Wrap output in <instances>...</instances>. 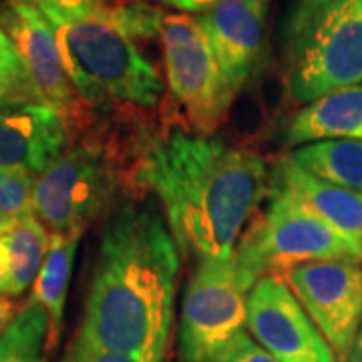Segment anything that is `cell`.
<instances>
[{
  "instance_id": "obj_14",
  "label": "cell",
  "mask_w": 362,
  "mask_h": 362,
  "mask_svg": "<svg viewBox=\"0 0 362 362\" xmlns=\"http://www.w3.org/2000/svg\"><path fill=\"white\" fill-rule=\"evenodd\" d=\"M270 180L296 195L332 228L362 246V194L314 177L288 156L276 161Z\"/></svg>"
},
{
  "instance_id": "obj_24",
  "label": "cell",
  "mask_w": 362,
  "mask_h": 362,
  "mask_svg": "<svg viewBox=\"0 0 362 362\" xmlns=\"http://www.w3.org/2000/svg\"><path fill=\"white\" fill-rule=\"evenodd\" d=\"M209 362H280L266 349H262L247 330H242Z\"/></svg>"
},
{
  "instance_id": "obj_22",
  "label": "cell",
  "mask_w": 362,
  "mask_h": 362,
  "mask_svg": "<svg viewBox=\"0 0 362 362\" xmlns=\"http://www.w3.org/2000/svg\"><path fill=\"white\" fill-rule=\"evenodd\" d=\"M35 180L37 177L23 171L0 169V211L16 220L33 216Z\"/></svg>"
},
{
  "instance_id": "obj_16",
  "label": "cell",
  "mask_w": 362,
  "mask_h": 362,
  "mask_svg": "<svg viewBox=\"0 0 362 362\" xmlns=\"http://www.w3.org/2000/svg\"><path fill=\"white\" fill-rule=\"evenodd\" d=\"M81 238L83 233H51L47 258L33 284L30 300L37 302L49 318V352L57 349L61 340L66 294Z\"/></svg>"
},
{
  "instance_id": "obj_13",
  "label": "cell",
  "mask_w": 362,
  "mask_h": 362,
  "mask_svg": "<svg viewBox=\"0 0 362 362\" xmlns=\"http://www.w3.org/2000/svg\"><path fill=\"white\" fill-rule=\"evenodd\" d=\"M71 143L63 119L47 105H0V169L39 177Z\"/></svg>"
},
{
  "instance_id": "obj_2",
  "label": "cell",
  "mask_w": 362,
  "mask_h": 362,
  "mask_svg": "<svg viewBox=\"0 0 362 362\" xmlns=\"http://www.w3.org/2000/svg\"><path fill=\"white\" fill-rule=\"evenodd\" d=\"M270 175L256 151L177 123L175 131L143 139L133 183L156 195L180 250L232 259L270 192Z\"/></svg>"
},
{
  "instance_id": "obj_32",
  "label": "cell",
  "mask_w": 362,
  "mask_h": 362,
  "mask_svg": "<svg viewBox=\"0 0 362 362\" xmlns=\"http://www.w3.org/2000/svg\"><path fill=\"white\" fill-rule=\"evenodd\" d=\"M0 2H6V0H0Z\"/></svg>"
},
{
  "instance_id": "obj_25",
  "label": "cell",
  "mask_w": 362,
  "mask_h": 362,
  "mask_svg": "<svg viewBox=\"0 0 362 362\" xmlns=\"http://www.w3.org/2000/svg\"><path fill=\"white\" fill-rule=\"evenodd\" d=\"M59 362H139L123 354H115V352H107V350L95 349L87 344L85 340L75 337L71 340V344L66 346L63 358Z\"/></svg>"
},
{
  "instance_id": "obj_21",
  "label": "cell",
  "mask_w": 362,
  "mask_h": 362,
  "mask_svg": "<svg viewBox=\"0 0 362 362\" xmlns=\"http://www.w3.org/2000/svg\"><path fill=\"white\" fill-rule=\"evenodd\" d=\"M39 103L13 40L0 28V105Z\"/></svg>"
},
{
  "instance_id": "obj_31",
  "label": "cell",
  "mask_w": 362,
  "mask_h": 362,
  "mask_svg": "<svg viewBox=\"0 0 362 362\" xmlns=\"http://www.w3.org/2000/svg\"><path fill=\"white\" fill-rule=\"evenodd\" d=\"M14 223H16V218H11V216H6V214L0 211V238L11 232L14 228Z\"/></svg>"
},
{
  "instance_id": "obj_11",
  "label": "cell",
  "mask_w": 362,
  "mask_h": 362,
  "mask_svg": "<svg viewBox=\"0 0 362 362\" xmlns=\"http://www.w3.org/2000/svg\"><path fill=\"white\" fill-rule=\"evenodd\" d=\"M246 330L280 362H337L334 349L280 276H264L247 296Z\"/></svg>"
},
{
  "instance_id": "obj_30",
  "label": "cell",
  "mask_w": 362,
  "mask_h": 362,
  "mask_svg": "<svg viewBox=\"0 0 362 362\" xmlns=\"http://www.w3.org/2000/svg\"><path fill=\"white\" fill-rule=\"evenodd\" d=\"M8 268H11V256H8V247H6L4 235H2V238H0V282L6 278Z\"/></svg>"
},
{
  "instance_id": "obj_5",
  "label": "cell",
  "mask_w": 362,
  "mask_h": 362,
  "mask_svg": "<svg viewBox=\"0 0 362 362\" xmlns=\"http://www.w3.org/2000/svg\"><path fill=\"white\" fill-rule=\"evenodd\" d=\"M235 264L252 288L264 276H282L310 259H358L362 246L340 233L296 195L272 183L266 211L250 221L235 247Z\"/></svg>"
},
{
  "instance_id": "obj_28",
  "label": "cell",
  "mask_w": 362,
  "mask_h": 362,
  "mask_svg": "<svg viewBox=\"0 0 362 362\" xmlns=\"http://www.w3.org/2000/svg\"><path fill=\"white\" fill-rule=\"evenodd\" d=\"M16 314H18V312H16V304L13 302V298L2 296V294H0V337H2V332L6 330V326L13 322Z\"/></svg>"
},
{
  "instance_id": "obj_1",
  "label": "cell",
  "mask_w": 362,
  "mask_h": 362,
  "mask_svg": "<svg viewBox=\"0 0 362 362\" xmlns=\"http://www.w3.org/2000/svg\"><path fill=\"white\" fill-rule=\"evenodd\" d=\"M95 259L77 337L139 362H168L181 256L157 202L113 211Z\"/></svg>"
},
{
  "instance_id": "obj_8",
  "label": "cell",
  "mask_w": 362,
  "mask_h": 362,
  "mask_svg": "<svg viewBox=\"0 0 362 362\" xmlns=\"http://www.w3.org/2000/svg\"><path fill=\"white\" fill-rule=\"evenodd\" d=\"M0 28L13 40L37 101L63 119L71 139L101 133V119L83 103L69 77L51 21L26 0H6L0 2Z\"/></svg>"
},
{
  "instance_id": "obj_7",
  "label": "cell",
  "mask_w": 362,
  "mask_h": 362,
  "mask_svg": "<svg viewBox=\"0 0 362 362\" xmlns=\"http://www.w3.org/2000/svg\"><path fill=\"white\" fill-rule=\"evenodd\" d=\"M286 75L298 105L362 85V0H334L288 40Z\"/></svg>"
},
{
  "instance_id": "obj_26",
  "label": "cell",
  "mask_w": 362,
  "mask_h": 362,
  "mask_svg": "<svg viewBox=\"0 0 362 362\" xmlns=\"http://www.w3.org/2000/svg\"><path fill=\"white\" fill-rule=\"evenodd\" d=\"M332 2L334 0H298L296 8L290 16V25H288V40L298 37Z\"/></svg>"
},
{
  "instance_id": "obj_3",
  "label": "cell",
  "mask_w": 362,
  "mask_h": 362,
  "mask_svg": "<svg viewBox=\"0 0 362 362\" xmlns=\"http://www.w3.org/2000/svg\"><path fill=\"white\" fill-rule=\"evenodd\" d=\"M54 30L78 97L101 123L105 117L133 121L165 103V83L156 65L107 11Z\"/></svg>"
},
{
  "instance_id": "obj_10",
  "label": "cell",
  "mask_w": 362,
  "mask_h": 362,
  "mask_svg": "<svg viewBox=\"0 0 362 362\" xmlns=\"http://www.w3.org/2000/svg\"><path fill=\"white\" fill-rule=\"evenodd\" d=\"M320 328L337 356L344 358L362 322V262L310 259L280 276Z\"/></svg>"
},
{
  "instance_id": "obj_6",
  "label": "cell",
  "mask_w": 362,
  "mask_h": 362,
  "mask_svg": "<svg viewBox=\"0 0 362 362\" xmlns=\"http://www.w3.org/2000/svg\"><path fill=\"white\" fill-rule=\"evenodd\" d=\"M159 42L171 111L192 133L214 135L228 121L233 97L204 26L192 14H168Z\"/></svg>"
},
{
  "instance_id": "obj_18",
  "label": "cell",
  "mask_w": 362,
  "mask_h": 362,
  "mask_svg": "<svg viewBox=\"0 0 362 362\" xmlns=\"http://www.w3.org/2000/svg\"><path fill=\"white\" fill-rule=\"evenodd\" d=\"M4 242L11 256V268L0 282V294L16 298L35 284L51 246V233L35 216H25L16 220L13 230L4 235Z\"/></svg>"
},
{
  "instance_id": "obj_27",
  "label": "cell",
  "mask_w": 362,
  "mask_h": 362,
  "mask_svg": "<svg viewBox=\"0 0 362 362\" xmlns=\"http://www.w3.org/2000/svg\"><path fill=\"white\" fill-rule=\"evenodd\" d=\"M163 6L175 8L177 13L183 14H204L207 13L218 0H157Z\"/></svg>"
},
{
  "instance_id": "obj_23",
  "label": "cell",
  "mask_w": 362,
  "mask_h": 362,
  "mask_svg": "<svg viewBox=\"0 0 362 362\" xmlns=\"http://www.w3.org/2000/svg\"><path fill=\"white\" fill-rule=\"evenodd\" d=\"M45 14L52 26L77 23L107 11L115 0H26Z\"/></svg>"
},
{
  "instance_id": "obj_12",
  "label": "cell",
  "mask_w": 362,
  "mask_h": 362,
  "mask_svg": "<svg viewBox=\"0 0 362 362\" xmlns=\"http://www.w3.org/2000/svg\"><path fill=\"white\" fill-rule=\"evenodd\" d=\"M270 6L272 0H218L207 13L197 16L233 103L262 65Z\"/></svg>"
},
{
  "instance_id": "obj_29",
  "label": "cell",
  "mask_w": 362,
  "mask_h": 362,
  "mask_svg": "<svg viewBox=\"0 0 362 362\" xmlns=\"http://www.w3.org/2000/svg\"><path fill=\"white\" fill-rule=\"evenodd\" d=\"M342 362H362V322L358 332H356V337L352 340V344H350L349 352L344 354Z\"/></svg>"
},
{
  "instance_id": "obj_15",
  "label": "cell",
  "mask_w": 362,
  "mask_h": 362,
  "mask_svg": "<svg viewBox=\"0 0 362 362\" xmlns=\"http://www.w3.org/2000/svg\"><path fill=\"white\" fill-rule=\"evenodd\" d=\"M328 139L362 141V85L302 105L284 131V143L294 149Z\"/></svg>"
},
{
  "instance_id": "obj_17",
  "label": "cell",
  "mask_w": 362,
  "mask_h": 362,
  "mask_svg": "<svg viewBox=\"0 0 362 362\" xmlns=\"http://www.w3.org/2000/svg\"><path fill=\"white\" fill-rule=\"evenodd\" d=\"M288 157L318 180L362 194V141L328 139L292 149Z\"/></svg>"
},
{
  "instance_id": "obj_4",
  "label": "cell",
  "mask_w": 362,
  "mask_h": 362,
  "mask_svg": "<svg viewBox=\"0 0 362 362\" xmlns=\"http://www.w3.org/2000/svg\"><path fill=\"white\" fill-rule=\"evenodd\" d=\"M125 181L115 143L103 133L83 137L35 180L33 216L51 233H85L121 207Z\"/></svg>"
},
{
  "instance_id": "obj_19",
  "label": "cell",
  "mask_w": 362,
  "mask_h": 362,
  "mask_svg": "<svg viewBox=\"0 0 362 362\" xmlns=\"http://www.w3.org/2000/svg\"><path fill=\"white\" fill-rule=\"evenodd\" d=\"M47 356L49 318L47 312L28 298L0 337V362H47Z\"/></svg>"
},
{
  "instance_id": "obj_20",
  "label": "cell",
  "mask_w": 362,
  "mask_h": 362,
  "mask_svg": "<svg viewBox=\"0 0 362 362\" xmlns=\"http://www.w3.org/2000/svg\"><path fill=\"white\" fill-rule=\"evenodd\" d=\"M109 18L135 42H151L161 39L168 13L149 0H115L107 8Z\"/></svg>"
},
{
  "instance_id": "obj_9",
  "label": "cell",
  "mask_w": 362,
  "mask_h": 362,
  "mask_svg": "<svg viewBox=\"0 0 362 362\" xmlns=\"http://www.w3.org/2000/svg\"><path fill=\"white\" fill-rule=\"evenodd\" d=\"M250 290L235 258H197L181 296V361L209 362L246 328Z\"/></svg>"
}]
</instances>
